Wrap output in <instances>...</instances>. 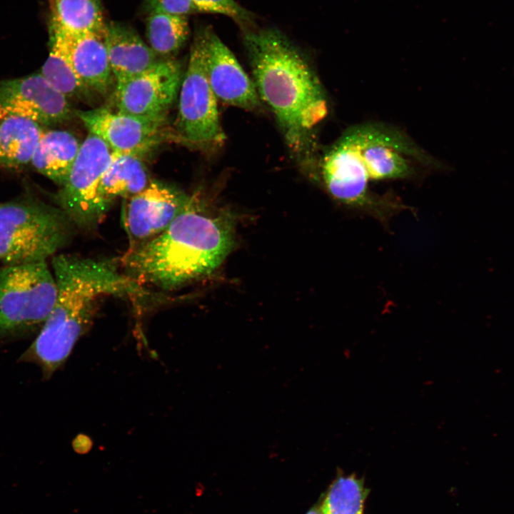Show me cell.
<instances>
[{
    "label": "cell",
    "mask_w": 514,
    "mask_h": 514,
    "mask_svg": "<svg viewBox=\"0 0 514 514\" xmlns=\"http://www.w3.org/2000/svg\"><path fill=\"white\" fill-rule=\"evenodd\" d=\"M189 198L190 196L153 180L138 193L124 198L121 223L129 248L146 243L166 231L183 211Z\"/></svg>",
    "instance_id": "cell-10"
},
{
    "label": "cell",
    "mask_w": 514,
    "mask_h": 514,
    "mask_svg": "<svg viewBox=\"0 0 514 514\" xmlns=\"http://www.w3.org/2000/svg\"><path fill=\"white\" fill-rule=\"evenodd\" d=\"M44 131L31 119L0 112V168L18 169L31 163Z\"/></svg>",
    "instance_id": "cell-17"
},
{
    "label": "cell",
    "mask_w": 514,
    "mask_h": 514,
    "mask_svg": "<svg viewBox=\"0 0 514 514\" xmlns=\"http://www.w3.org/2000/svg\"><path fill=\"white\" fill-rule=\"evenodd\" d=\"M192 1L198 12L225 15L243 27L252 23V14L235 0H192Z\"/></svg>",
    "instance_id": "cell-23"
},
{
    "label": "cell",
    "mask_w": 514,
    "mask_h": 514,
    "mask_svg": "<svg viewBox=\"0 0 514 514\" xmlns=\"http://www.w3.org/2000/svg\"><path fill=\"white\" fill-rule=\"evenodd\" d=\"M306 514H322L321 508L315 506L312 508Z\"/></svg>",
    "instance_id": "cell-25"
},
{
    "label": "cell",
    "mask_w": 514,
    "mask_h": 514,
    "mask_svg": "<svg viewBox=\"0 0 514 514\" xmlns=\"http://www.w3.org/2000/svg\"><path fill=\"white\" fill-rule=\"evenodd\" d=\"M150 181L140 156L112 152L111 162L99 186L97 213L100 222L116 199L138 193Z\"/></svg>",
    "instance_id": "cell-16"
},
{
    "label": "cell",
    "mask_w": 514,
    "mask_h": 514,
    "mask_svg": "<svg viewBox=\"0 0 514 514\" xmlns=\"http://www.w3.org/2000/svg\"><path fill=\"white\" fill-rule=\"evenodd\" d=\"M50 34L49 54L41 74L67 98L83 94L89 89L76 76L56 36L51 31Z\"/></svg>",
    "instance_id": "cell-22"
},
{
    "label": "cell",
    "mask_w": 514,
    "mask_h": 514,
    "mask_svg": "<svg viewBox=\"0 0 514 514\" xmlns=\"http://www.w3.org/2000/svg\"><path fill=\"white\" fill-rule=\"evenodd\" d=\"M50 31L59 41L81 82L89 90L107 94L114 78L104 41V33L71 34L51 21Z\"/></svg>",
    "instance_id": "cell-14"
},
{
    "label": "cell",
    "mask_w": 514,
    "mask_h": 514,
    "mask_svg": "<svg viewBox=\"0 0 514 514\" xmlns=\"http://www.w3.org/2000/svg\"><path fill=\"white\" fill-rule=\"evenodd\" d=\"M189 26L186 16L151 12L146 20V37L158 56L178 51L186 41Z\"/></svg>",
    "instance_id": "cell-20"
},
{
    "label": "cell",
    "mask_w": 514,
    "mask_h": 514,
    "mask_svg": "<svg viewBox=\"0 0 514 514\" xmlns=\"http://www.w3.org/2000/svg\"><path fill=\"white\" fill-rule=\"evenodd\" d=\"M0 112L21 115L41 126L63 123L72 115L68 98L41 73L0 80Z\"/></svg>",
    "instance_id": "cell-11"
},
{
    "label": "cell",
    "mask_w": 514,
    "mask_h": 514,
    "mask_svg": "<svg viewBox=\"0 0 514 514\" xmlns=\"http://www.w3.org/2000/svg\"><path fill=\"white\" fill-rule=\"evenodd\" d=\"M90 133L103 140L113 153L141 156L160 142L166 119L113 112L104 108L77 111Z\"/></svg>",
    "instance_id": "cell-12"
},
{
    "label": "cell",
    "mask_w": 514,
    "mask_h": 514,
    "mask_svg": "<svg viewBox=\"0 0 514 514\" xmlns=\"http://www.w3.org/2000/svg\"><path fill=\"white\" fill-rule=\"evenodd\" d=\"M149 11L186 16L198 12L192 0H146Z\"/></svg>",
    "instance_id": "cell-24"
},
{
    "label": "cell",
    "mask_w": 514,
    "mask_h": 514,
    "mask_svg": "<svg viewBox=\"0 0 514 514\" xmlns=\"http://www.w3.org/2000/svg\"><path fill=\"white\" fill-rule=\"evenodd\" d=\"M233 244L228 215L211 211L193 195L166 231L128 248L120 262L124 273L139 285L168 291L211 273Z\"/></svg>",
    "instance_id": "cell-4"
},
{
    "label": "cell",
    "mask_w": 514,
    "mask_h": 514,
    "mask_svg": "<svg viewBox=\"0 0 514 514\" xmlns=\"http://www.w3.org/2000/svg\"><path fill=\"white\" fill-rule=\"evenodd\" d=\"M81 143L71 132L44 131L31 160L36 171L61 187L65 183Z\"/></svg>",
    "instance_id": "cell-18"
},
{
    "label": "cell",
    "mask_w": 514,
    "mask_h": 514,
    "mask_svg": "<svg viewBox=\"0 0 514 514\" xmlns=\"http://www.w3.org/2000/svg\"><path fill=\"white\" fill-rule=\"evenodd\" d=\"M417 163L434 165L401 131L368 123L350 127L326 151L320 176L338 203L387 226L393 216L410 207L392 194L373 192L369 183L415 177Z\"/></svg>",
    "instance_id": "cell-1"
},
{
    "label": "cell",
    "mask_w": 514,
    "mask_h": 514,
    "mask_svg": "<svg viewBox=\"0 0 514 514\" xmlns=\"http://www.w3.org/2000/svg\"><path fill=\"white\" fill-rule=\"evenodd\" d=\"M73 226L60 208L32 197L0 202V261H46L68 243Z\"/></svg>",
    "instance_id": "cell-5"
},
{
    "label": "cell",
    "mask_w": 514,
    "mask_h": 514,
    "mask_svg": "<svg viewBox=\"0 0 514 514\" xmlns=\"http://www.w3.org/2000/svg\"><path fill=\"white\" fill-rule=\"evenodd\" d=\"M104 41L116 84L144 72L159 60L138 34L123 24H106Z\"/></svg>",
    "instance_id": "cell-15"
},
{
    "label": "cell",
    "mask_w": 514,
    "mask_h": 514,
    "mask_svg": "<svg viewBox=\"0 0 514 514\" xmlns=\"http://www.w3.org/2000/svg\"><path fill=\"white\" fill-rule=\"evenodd\" d=\"M182 78L178 61L159 59L144 72L116 84L117 111L148 119H166Z\"/></svg>",
    "instance_id": "cell-9"
},
{
    "label": "cell",
    "mask_w": 514,
    "mask_h": 514,
    "mask_svg": "<svg viewBox=\"0 0 514 514\" xmlns=\"http://www.w3.org/2000/svg\"><path fill=\"white\" fill-rule=\"evenodd\" d=\"M52 20L71 34H104L106 23L99 0H51Z\"/></svg>",
    "instance_id": "cell-19"
},
{
    "label": "cell",
    "mask_w": 514,
    "mask_h": 514,
    "mask_svg": "<svg viewBox=\"0 0 514 514\" xmlns=\"http://www.w3.org/2000/svg\"><path fill=\"white\" fill-rule=\"evenodd\" d=\"M244 46L258 96L270 108L291 154L314 166L315 129L328 114L319 79L306 59L278 30L245 29Z\"/></svg>",
    "instance_id": "cell-2"
},
{
    "label": "cell",
    "mask_w": 514,
    "mask_h": 514,
    "mask_svg": "<svg viewBox=\"0 0 514 514\" xmlns=\"http://www.w3.org/2000/svg\"><path fill=\"white\" fill-rule=\"evenodd\" d=\"M368 490L363 480L352 475L333 481L321 505L322 514H363Z\"/></svg>",
    "instance_id": "cell-21"
},
{
    "label": "cell",
    "mask_w": 514,
    "mask_h": 514,
    "mask_svg": "<svg viewBox=\"0 0 514 514\" xmlns=\"http://www.w3.org/2000/svg\"><path fill=\"white\" fill-rule=\"evenodd\" d=\"M112 151L100 138L89 133L81 143L65 183L57 195L59 208L72 223L88 228L100 223L98 191Z\"/></svg>",
    "instance_id": "cell-8"
},
{
    "label": "cell",
    "mask_w": 514,
    "mask_h": 514,
    "mask_svg": "<svg viewBox=\"0 0 514 514\" xmlns=\"http://www.w3.org/2000/svg\"><path fill=\"white\" fill-rule=\"evenodd\" d=\"M207 75L217 99L237 108L256 111L261 100L252 81L219 37L208 29Z\"/></svg>",
    "instance_id": "cell-13"
},
{
    "label": "cell",
    "mask_w": 514,
    "mask_h": 514,
    "mask_svg": "<svg viewBox=\"0 0 514 514\" xmlns=\"http://www.w3.org/2000/svg\"><path fill=\"white\" fill-rule=\"evenodd\" d=\"M208 29L200 30L191 46L188 66L181 84L176 121L178 138L188 144L212 150L226 136L221 126L217 99L207 75Z\"/></svg>",
    "instance_id": "cell-7"
},
{
    "label": "cell",
    "mask_w": 514,
    "mask_h": 514,
    "mask_svg": "<svg viewBox=\"0 0 514 514\" xmlns=\"http://www.w3.org/2000/svg\"><path fill=\"white\" fill-rule=\"evenodd\" d=\"M57 286L46 261L0 268V338L41 329L55 303Z\"/></svg>",
    "instance_id": "cell-6"
},
{
    "label": "cell",
    "mask_w": 514,
    "mask_h": 514,
    "mask_svg": "<svg viewBox=\"0 0 514 514\" xmlns=\"http://www.w3.org/2000/svg\"><path fill=\"white\" fill-rule=\"evenodd\" d=\"M51 266L57 286L55 303L20 358L39 366L44 379L50 378L66 361L91 326L104 298L143 291L141 286L121 273L113 261L56 254Z\"/></svg>",
    "instance_id": "cell-3"
}]
</instances>
